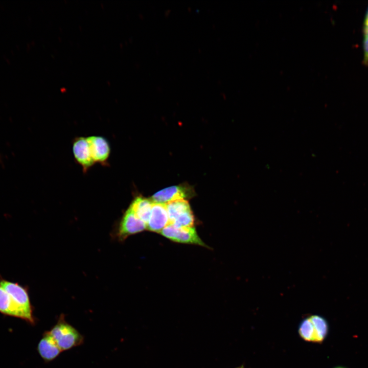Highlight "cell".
<instances>
[{"mask_svg":"<svg viewBox=\"0 0 368 368\" xmlns=\"http://www.w3.org/2000/svg\"><path fill=\"white\" fill-rule=\"evenodd\" d=\"M37 350L40 357L46 362L53 361L62 352L49 331L43 333L38 343Z\"/></svg>","mask_w":368,"mask_h":368,"instance_id":"obj_6","label":"cell"},{"mask_svg":"<svg viewBox=\"0 0 368 368\" xmlns=\"http://www.w3.org/2000/svg\"><path fill=\"white\" fill-rule=\"evenodd\" d=\"M0 162H1V156H0Z\"/></svg>","mask_w":368,"mask_h":368,"instance_id":"obj_20","label":"cell"},{"mask_svg":"<svg viewBox=\"0 0 368 368\" xmlns=\"http://www.w3.org/2000/svg\"><path fill=\"white\" fill-rule=\"evenodd\" d=\"M159 233L174 242L206 246L194 227H177L169 224Z\"/></svg>","mask_w":368,"mask_h":368,"instance_id":"obj_3","label":"cell"},{"mask_svg":"<svg viewBox=\"0 0 368 368\" xmlns=\"http://www.w3.org/2000/svg\"><path fill=\"white\" fill-rule=\"evenodd\" d=\"M364 24H368V8L365 15Z\"/></svg>","mask_w":368,"mask_h":368,"instance_id":"obj_17","label":"cell"},{"mask_svg":"<svg viewBox=\"0 0 368 368\" xmlns=\"http://www.w3.org/2000/svg\"><path fill=\"white\" fill-rule=\"evenodd\" d=\"M0 285L9 293L20 310L23 314V320L34 325L36 323V318L33 315V307L30 301L28 287L6 280L1 275Z\"/></svg>","mask_w":368,"mask_h":368,"instance_id":"obj_2","label":"cell"},{"mask_svg":"<svg viewBox=\"0 0 368 368\" xmlns=\"http://www.w3.org/2000/svg\"><path fill=\"white\" fill-rule=\"evenodd\" d=\"M0 313L4 315L24 319L20 310L6 290L0 285Z\"/></svg>","mask_w":368,"mask_h":368,"instance_id":"obj_10","label":"cell"},{"mask_svg":"<svg viewBox=\"0 0 368 368\" xmlns=\"http://www.w3.org/2000/svg\"><path fill=\"white\" fill-rule=\"evenodd\" d=\"M169 224V219L166 204L154 203L150 216L146 224V229L156 233L162 230Z\"/></svg>","mask_w":368,"mask_h":368,"instance_id":"obj_5","label":"cell"},{"mask_svg":"<svg viewBox=\"0 0 368 368\" xmlns=\"http://www.w3.org/2000/svg\"><path fill=\"white\" fill-rule=\"evenodd\" d=\"M188 196L186 188L175 186L164 189L155 193L151 198L154 203L166 204L173 201L184 199Z\"/></svg>","mask_w":368,"mask_h":368,"instance_id":"obj_9","label":"cell"},{"mask_svg":"<svg viewBox=\"0 0 368 368\" xmlns=\"http://www.w3.org/2000/svg\"><path fill=\"white\" fill-rule=\"evenodd\" d=\"M73 151L75 158L84 169L87 170L94 164L86 138L80 137L75 139Z\"/></svg>","mask_w":368,"mask_h":368,"instance_id":"obj_7","label":"cell"},{"mask_svg":"<svg viewBox=\"0 0 368 368\" xmlns=\"http://www.w3.org/2000/svg\"><path fill=\"white\" fill-rule=\"evenodd\" d=\"M363 34L364 36L368 37V24H364Z\"/></svg>","mask_w":368,"mask_h":368,"instance_id":"obj_16","label":"cell"},{"mask_svg":"<svg viewBox=\"0 0 368 368\" xmlns=\"http://www.w3.org/2000/svg\"><path fill=\"white\" fill-rule=\"evenodd\" d=\"M86 139L94 161L100 163H105L110 152V146L107 140L100 136H91Z\"/></svg>","mask_w":368,"mask_h":368,"instance_id":"obj_8","label":"cell"},{"mask_svg":"<svg viewBox=\"0 0 368 368\" xmlns=\"http://www.w3.org/2000/svg\"><path fill=\"white\" fill-rule=\"evenodd\" d=\"M334 368H345V367H341V366H338V367H334Z\"/></svg>","mask_w":368,"mask_h":368,"instance_id":"obj_19","label":"cell"},{"mask_svg":"<svg viewBox=\"0 0 368 368\" xmlns=\"http://www.w3.org/2000/svg\"><path fill=\"white\" fill-rule=\"evenodd\" d=\"M309 318L314 328L315 342L321 343L328 335L329 331L328 322L325 318L318 315H312Z\"/></svg>","mask_w":368,"mask_h":368,"instance_id":"obj_13","label":"cell"},{"mask_svg":"<svg viewBox=\"0 0 368 368\" xmlns=\"http://www.w3.org/2000/svg\"><path fill=\"white\" fill-rule=\"evenodd\" d=\"M153 202L150 199L136 197L131 202L129 209L146 224L149 219Z\"/></svg>","mask_w":368,"mask_h":368,"instance_id":"obj_11","label":"cell"},{"mask_svg":"<svg viewBox=\"0 0 368 368\" xmlns=\"http://www.w3.org/2000/svg\"><path fill=\"white\" fill-rule=\"evenodd\" d=\"M49 331L62 352L79 346L84 342L83 336L66 321L62 314Z\"/></svg>","mask_w":368,"mask_h":368,"instance_id":"obj_1","label":"cell"},{"mask_svg":"<svg viewBox=\"0 0 368 368\" xmlns=\"http://www.w3.org/2000/svg\"><path fill=\"white\" fill-rule=\"evenodd\" d=\"M363 62L365 65H368V37L364 36L363 39Z\"/></svg>","mask_w":368,"mask_h":368,"instance_id":"obj_15","label":"cell"},{"mask_svg":"<svg viewBox=\"0 0 368 368\" xmlns=\"http://www.w3.org/2000/svg\"><path fill=\"white\" fill-rule=\"evenodd\" d=\"M145 229L146 224L128 208L120 220L116 236L119 241H123L129 236L142 232Z\"/></svg>","mask_w":368,"mask_h":368,"instance_id":"obj_4","label":"cell"},{"mask_svg":"<svg viewBox=\"0 0 368 368\" xmlns=\"http://www.w3.org/2000/svg\"><path fill=\"white\" fill-rule=\"evenodd\" d=\"M298 334L303 340L315 342L314 328L309 316L304 319L301 322L298 327Z\"/></svg>","mask_w":368,"mask_h":368,"instance_id":"obj_14","label":"cell"},{"mask_svg":"<svg viewBox=\"0 0 368 368\" xmlns=\"http://www.w3.org/2000/svg\"><path fill=\"white\" fill-rule=\"evenodd\" d=\"M166 204L169 224H171L178 217L191 210L189 203L185 199L177 200L168 202Z\"/></svg>","mask_w":368,"mask_h":368,"instance_id":"obj_12","label":"cell"},{"mask_svg":"<svg viewBox=\"0 0 368 368\" xmlns=\"http://www.w3.org/2000/svg\"><path fill=\"white\" fill-rule=\"evenodd\" d=\"M235 368H245V367L243 365H241V366H240L239 367H235Z\"/></svg>","mask_w":368,"mask_h":368,"instance_id":"obj_18","label":"cell"}]
</instances>
